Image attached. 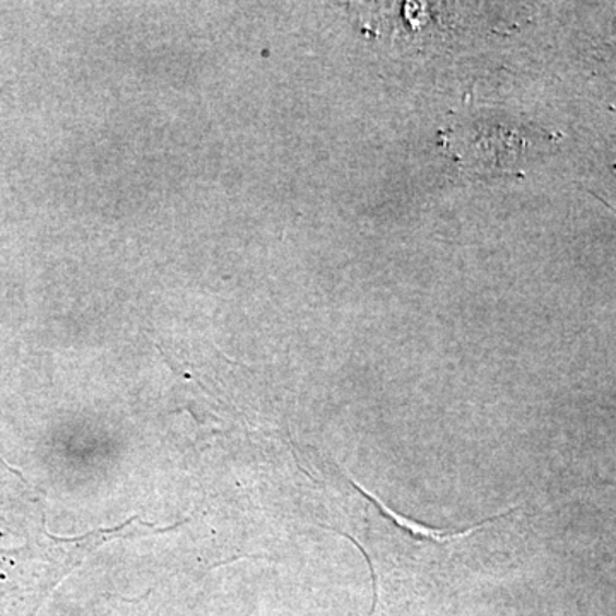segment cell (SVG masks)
<instances>
[{"label":"cell","instance_id":"1","mask_svg":"<svg viewBox=\"0 0 616 616\" xmlns=\"http://www.w3.org/2000/svg\"><path fill=\"white\" fill-rule=\"evenodd\" d=\"M350 484L360 491L367 500L373 503V505L377 507V511L384 515L387 521L393 522L394 526L399 527L400 531H405L406 534H409L412 539H418V542H432V543H451V542H460V539L469 538L473 534L478 533V531L484 530L487 524H491V522L500 521V519L505 518V515L512 514V512L518 511L521 509V505L512 507L509 511L503 512V514L495 515V518L485 519L484 522H479V524H475V526L467 527L464 531H457V533H445L442 530H435V527H428L423 526V524H418L417 521H412V519L405 518V515L399 514V512L393 511L387 503L382 502L381 499H377L372 491L365 490V488L361 487L358 481L355 479H350Z\"/></svg>","mask_w":616,"mask_h":616}]
</instances>
